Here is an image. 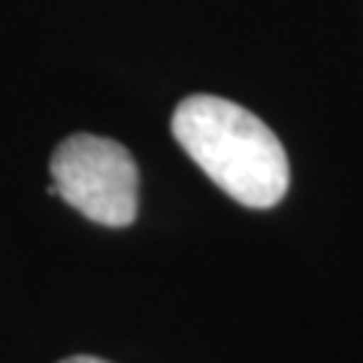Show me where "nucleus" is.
Masks as SVG:
<instances>
[{"mask_svg": "<svg viewBox=\"0 0 363 363\" xmlns=\"http://www.w3.org/2000/svg\"><path fill=\"white\" fill-rule=\"evenodd\" d=\"M61 363H109V360H100V357H88V354H79V357H67Z\"/></svg>", "mask_w": 363, "mask_h": 363, "instance_id": "obj_3", "label": "nucleus"}, {"mask_svg": "<svg viewBox=\"0 0 363 363\" xmlns=\"http://www.w3.org/2000/svg\"><path fill=\"white\" fill-rule=\"evenodd\" d=\"M173 136L188 157L242 206L269 209L285 197V145L255 112L224 97L194 94L173 112Z\"/></svg>", "mask_w": 363, "mask_h": 363, "instance_id": "obj_1", "label": "nucleus"}, {"mask_svg": "<svg viewBox=\"0 0 363 363\" xmlns=\"http://www.w3.org/2000/svg\"><path fill=\"white\" fill-rule=\"evenodd\" d=\"M49 194L61 197L94 224L128 227L140 206V169L121 143L73 133L52 155Z\"/></svg>", "mask_w": 363, "mask_h": 363, "instance_id": "obj_2", "label": "nucleus"}]
</instances>
